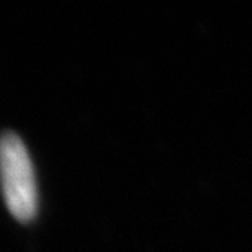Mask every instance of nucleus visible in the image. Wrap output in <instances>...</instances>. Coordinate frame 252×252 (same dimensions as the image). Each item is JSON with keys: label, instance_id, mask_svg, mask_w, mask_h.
Listing matches in <instances>:
<instances>
[{"label": "nucleus", "instance_id": "nucleus-1", "mask_svg": "<svg viewBox=\"0 0 252 252\" xmlns=\"http://www.w3.org/2000/svg\"><path fill=\"white\" fill-rule=\"evenodd\" d=\"M0 190L15 220H34L39 210L36 174L27 146L15 133L0 136Z\"/></svg>", "mask_w": 252, "mask_h": 252}]
</instances>
